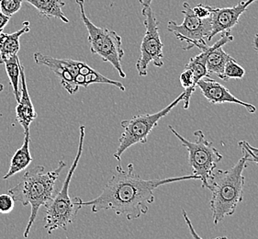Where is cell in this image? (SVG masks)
<instances>
[{
  "mask_svg": "<svg viewBox=\"0 0 258 239\" xmlns=\"http://www.w3.org/2000/svg\"><path fill=\"white\" fill-rule=\"evenodd\" d=\"M190 180L200 178L192 174L182 177L144 180L135 173L133 164L128 165L127 170L118 165L100 195L88 202L82 201L81 206H90L93 213L112 210L118 216L125 215L127 220L132 221L148 212V206L155 202V191L157 188Z\"/></svg>",
  "mask_w": 258,
  "mask_h": 239,
  "instance_id": "6da1fadb",
  "label": "cell"
},
{
  "mask_svg": "<svg viewBox=\"0 0 258 239\" xmlns=\"http://www.w3.org/2000/svg\"><path fill=\"white\" fill-rule=\"evenodd\" d=\"M66 166L67 163L60 160L53 170L45 172L44 166L37 165L27 170L22 181L9 190L8 193L15 202H20L23 206L31 205V215L24 232L25 238L31 233L40 208L41 206L45 207L54 196L55 182Z\"/></svg>",
  "mask_w": 258,
  "mask_h": 239,
  "instance_id": "7a4b0ae2",
  "label": "cell"
},
{
  "mask_svg": "<svg viewBox=\"0 0 258 239\" xmlns=\"http://www.w3.org/2000/svg\"><path fill=\"white\" fill-rule=\"evenodd\" d=\"M243 156L237 163L227 170L219 169L214 172L210 182L212 195L210 206L212 212L213 223L217 225L223 219L232 216L238 205L243 202L245 178L243 171L247 166L249 154L244 148Z\"/></svg>",
  "mask_w": 258,
  "mask_h": 239,
  "instance_id": "3957f363",
  "label": "cell"
},
{
  "mask_svg": "<svg viewBox=\"0 0 258 239\" xmlns=\"http://www.w3.org/2000/svg\"><path fill=\"white\" fill-rule=\"evenodd\" d=\"M33 58L38 66H44L58 76L61 79L62 88L71 95L77 93L80 87L87 89L92 84L112 85L121 91H125L123 84L98 73L86 63L73 59L51 57L41 52H35Z\"/></svg>",
  "mask_w": 258,
  "mask_h": 239,
  "instance_id": "277c9868",
  "label": "cell"
},
{
  "mask_svg": "<svg viewBox=\"0 0 258 239\" xmlns=\"http://www.w3.org/2000/svg\"><path fill=\"white\" fill-rule=\"evenodd\" d=\"M79 134L80 135H79L78 153L75 157V160L73 162L72 166L68 171L66 181L62 184V189L45 205L46 216H45L44 228L46 229L47 233L49 234H52V232L57 229H62L67 231L68 226L72 224L77 218L78 211L82 208L81 198L76 197L72 200L69 196V185L82 156L84 141L86 136L85 125L80 126Z\"/></svg>",
  "mask_w": 258,
  "mask_h": 239,
  "instance_id": "5b68a950",
  "label": "cell"
},
{
  "mask_svg": "<svg viewBox=\"0 0 258 239\" xmlns=\"http://www.w3.org/2000/svg\"><path fill=\"white\" fill-rule=\"evenodd\" d=\"M168 129L171 133L180 141L181 145L184 146L188 153V163L193 175L199 177L202 182V188L210 190V182L212 181L214 170L217 167L218 163L222 161V154L216 149L213 143L208 141L204 133L202 130L194 132L195 142L186 139L176 129L169 125Z\"/></svg>",
  "mask_w": 258,
  "mask_h": 239,
  "instance_id": "8992f818",
  "label": "cell"
},
{
  "mask_svg": "<svg viewBox=\"0 0 258 239\" xmlns=\"http://www.w3.org/2000/svg\"><path fill=\"white\" fill-rule=\"evenodd\" d=\"M76 3L79 7L83 23L88 30L91 52L98 54L104 62L109 63L118 71L120 78H126V74L121 67V60L124 56L121 37L116 31L96 26L92 23L86 14L85 0H76Z\"/></svg>",
  "mask_w": 258,
  "mask_h": 239,
  "instance_id": "52a82bcc",
  "label": "cell"
},
{
  "mask_svg": "<svg viewBox=\"0 0 258 239\" xmlns=\"http://www.w3.org/2000/svg\"><path fill=\"white\" fill-rule=\"evenodd\" d=\"M184 97V92L176 98L170 104L166 106L165 109L153 114L136 115L132 119H124L120 123V126L123 128V133L119 139V146L115 151L113 156L120 162L124 152L137 144H145L148 140L151 132L158 125L162 118L169 114L172 109L179 104Z\"/></svg>",
  "mask_w": 258,
  "mask_h": 239,
  "instance_id": "ba28073f",
  "label": "cell"
},
{
  "mask_svg": "<svg viewBox=\"0 0 258 239\" xmlns=\"http://www.w3.org/2000/svg\"><path fill=\"white\" fill-rule=\"evenodd\" d=\"M145 17V34L141 44V55L136 63L140 77H146L150 64L157 68L164 66V43L159 33V22L156 20L151 7L143 8Z\"/></svg>",
  "mask_w": 258,
  "mask_h": 239,
  "instance_id": "9c48e42d",
  "label": "cell"
},
{
  "mask_svg": "<svg viewBox=\"0 0 258 239\" xmlns=\"http://www.w3.org/2000/svg\"><path fill=\"white\" fill-rule=\"evenodd\" d=\"M184 21L181 24H176L175 21L168 22L167 30L172 32L180 41L186 43L184 50H190L194 47L202 48L208 45V38L212 31L211 17L207 19H200L197 17L187 2L183 3Z\"/></svg>",
  "mask_w": 258,
  "mask_h": 239,
  "instance_id": "30bf717a",
  "label": "cell"
},
{
  "mask_svg": "<svg viewBox=\"0 0 258 239\" xmlns=\"http://www.w3.org/2000/svg\"><path fill=\"white\" fill-rule=\"evenodd\" d=\"M257 0H245L239 2L237 5L232 8H212L211 6V21L212 31L208 38V42L219 33L231 31L232 28L236 26L241 16L247 11L248 7Z\"/></svg>",
  "mask_w": 258,
  "mask_h": 239,
  "instance_id": "8fae6325",
  "label": "cell"
},
{
  "mask_svg": "<svg viewBox=\"0 0 258 239\" xmlns=\"http://www.w3.org/2000/svg\"><path fill=\"white\" fill-rule=\"evenodd\" d=\"M197 88L201 89L202 95L212 104L233 103L243 106L251 114L256 112V108L253 104L244 102L243 100L235 98L227 88H225L216 80L210 78V77L200 79L197 83Z\"/></svg>",
  "mask_w": 258,
  "mask_h": 239,
  "instance_id": "7c38bea8",
  "label": "cell"
},
{
  "mask_svg": "<svg viewBox=\"0 0 258 239\" xmlns=\"http://www.w3.org/2000/svg\"><path fill=\"white\" fill-rule=\"evenodd\" d=\"M21 98L16 107V119L24 129V135H28L30 134V125L37 118V112L28 91L25 68L23 66L21 67Z\"/></svg>",
  "mask_w": 258,
  "mask_h": 239,
  "instance_id": "4fadbf2b",
  "label": "cell"
},
{
  "mask_svg": "<svg viewBox=\"0 0 258 239\" xmlns=\"http://www.w3.org/2000/svg\"><path fill=\"white\" fill-rule=\"evenodd\" d=\"M233 41L231 31H226L222 33V37L220 40L213 44V48L210 53L208 54L206 60V68L210 75L214 74L218 78H222L224 67L226 63L232 58L230 54L223 50L222 47L228 42Z\"/></svg>",
  "mask_w": 258,
  "mask_h": 239,
  "instance_id": "5bb4252c",
  "label": "cell"
},
{
  "mask_svg": "<svg viewBox=\"0 0 258 239\" xmlns=\"http://www.w3.org/2000/svg\"><path fill=\"white\" fill-rule=\"evenodd\" d=\"M30 22L24 21L22 23V28L13 33H0V64L18 55V52L21 49L20 38L23 34L30 32Z\"/></svg>",
  "mask_w": 258,
  "mask_h": 239,
  "instance_id": "9a60e30c",
  "label": "cell"
},
{
  "mask_svg": "<svg viewBox=\"0 0 258 239\" xmlns=\"http://www.w3.org/2000/svg\"><path fill=\"white\" fill-rule=\"evenodd\" d=\"M23 2L33 6L40 15L46 19H58L64 23L70 22L62 11L66 3L62 0H23Z\"/></svg>",
  "mask_w": 258,
  "mask_h": 239,
  "instance_id": "2e32d148",
  "label": "cell"
},
{
  "mask_svg": "<svg viewBox=\"0 0 258 239\" xmlns=\"http://www.w3.org/2000/svg\"><path fill=\"white\" fill-rule=\"evenodd\" d=\"M30 134L25 135L23 145L21 146V148H19L16 151L14 156L11 158V166L9 171L6 173L5 176L3 177V180H9L10 177L14 176L16 174L23 171L26 169L28 166H30L32 162V156L30 152Z\"/></svg>",
  "mask_w": 258,
  "mask_h": 239,
  "instance_id": "e0dca14e",
  "label": "cell"
},
{
  "mask_svg": "<svg viewBox=\"0 0 258 239\" xmlns=\"http://www.w3.org/2000/svg\"><path fill=\"white\" fill-rule=\"evenodd\" d=\"M212 48L213 45L212 46L207 45L204 48H202V52L196 55L195 57L191 58L189 62L187 63L185 67L186 69H190L192 71L196 85L200 79L206 77H211V75L207 70L206 60L208 54L212 51Z\"/></svg>",
  "mask_w": 258,
  "mask_h": 239,
  "instance_id": "ac0fdd59",
  "label": "cell"
},
{
  "mask_svg": "<svg viewBox=\"0 0 258 239\" xmlns=\"http://www.w3.org/2000/svg\"><path fill=\"white\" fill-rule=\"evenodd\" d=\"M6 71L8 74V77L10 78V82L13 89V93L15 96L17 102L21 98L20 92V79H21V64L18 55H15L11 59L7 60L5 63Z\"/></svg>",
  "mask_w": 258,
  "mask_h": 239,
  "instance_id": "d6986e66",
  "label": "cell"
},
{
  "mask_svg": "<svg viewBox=\"0 0 258 239\" xmlns=\"http://www.w3.org/2000/svg\"><path fill=\"white\" fill-rule=\"evenodd\" d=\"M245 75L244 68H242L234 58L232 57L225 65L221 79L228 81L229 79H241Z\"/></svg>",
  "mask_w": 258,
  "mask_h": 239,
  "instance_id": "ffe728a7",
  "label": "cell"
},
{
  "mask_svg": "<svg viewBox=\"0 0 258 239\" xmlns=\"http://www.w3.org/2000/svg\"><path fill=\"white\" fill-rule=\"evenodd\" d=\"M22 2L23 0H0V11L11 18L21 10Z\"/></svg>",
  "mask_w": 258,
  "mask_h": 239,
  "instance_id": "44dd1931",
  "label": "cell"
},
{
  "mask_svg": "<svg viewBox=\"0 0 258 239\" xmlns=\"http://www.w3.org/2000/svg\"><path fill=\"white\" fill-rule=\"evenodd\" d=\"M15 201L9 193L0 195V213L7 214L12 212Z\"/></svg>",
  "mask_w": 258,
  "mask_h": 239,
  "instance_id": "7402d4cb",
  "label": "cell"
},
{
  "mask_svg": "<svg viewBox=\"0 0 258 239\" xmlns=\"http://www.w3.org/2000/svg\"><path fill=\"white\" fill-rule=\"evenodd\" d=\"M194 14L199 17L200 19H207L211 17L212 11H211V6L203 5V4H199L195 8L192 9Z\"/></svg>",
  "mask_w": 258,
  "mask_h": 239,
  "instance_id": "603a6c76",
  "label": "cell"
},
{
  "mask_svg": "<svg viewBox=\"0 0 258 239\" xmlns=\"http://www.w3.org/2000/svg\"><path fill=\"white\" fill-rule=\"evenodd\" d=\"M238 145H239L240 147L244 148L245 151L249 154V156H250V157H249V161L253 162V163H255V164H257L258 165V156H256V155L253 153V151L251 150V149L248 147L247 145H246V142H245V141H240Z\"/></svg>",
  "mask_w": 258,
  "mask_h": 239,
  "instance_id": "cb8c5ba5",
  "label": "cell"
},
{
  "mask_svg": "<svg viewBox=\"0 0 258 239\" xmlns=\"http://www.w3.org/2000/svg\"><path fill=\"white\" fill-rule=\"evenodd\" d=\"M10 21H11V17L5 15L2 11H0V33L3 31L4 28L7 26V24Z\"/></svg>",
  "mask_w": 258,
  "mask_h": 239,
  "instance_id": "d4e9b609",
  "label": "cell"
},
{
  "mask_svg": "<svg viewBox=\"0 0 258 239\" xmlns=\"http://www.w3.org/2000/svg\"><path fill=\"white\" fill-rule=\"evenodd\" d=\"M182 213H183V216H184V218L186 220L187 226H188L189 229H190L192 235H193L194 237H200V236H199V234H197L196 233H195V230H194L193 227H192V224H191L190 221H189V219H188V216H187V214H186V211H184V210H183V211H182Z\"/></svg>",
  "mask_w": 258,
  "mask_h": 239,
  "instance_id": "484cf974",
  "label": "cell"
},
{
  "mask_svg": "<svg viewBox=\"0 0 258 239\" xmlns=\"http://www.w3.org/2000/svg\"><path fill=\"white\" fill-rule=\"evenodd\" d=\"M253 49L258 52V33H256L253 38Z\"/></svg>",
  "mask_w": 258,
  "mask_h": 239,
  "instance_id": "4316f807",
  "label": "cell"
},
{
  "mask_svg": "<svg viewBox=\"0 0 258 239\" xmlns=\"http://www.w3.org/2000/svg\"><path fill=\"white\" fill-rule=\"evenodd\" d=\"M246 142V141H245ZM246 145H247L248 147L251 149V150L253 151V153L256 155V156H258V148H256V147H253V146H250V144L248 143V142H246Z\"/></svg>",
  "mask_w": 258,
  "mask_h": 239,
  "instance_id": "83f0119b",
  "label": "cell"
},
{
  "mask_svg": "<svg viewBox=\"0 0 258 239\" xmlns=\"http://www.w3.org/2000/svg\"><path fill=\"white\" fill-rule=\"evenodd\" d=\"M152 1H153V0H145V1H144V3L142 4V5H143V8L150 7V5H151V3H152Z\"/></svg>",
  "mask_w": 258,
  "mask_h": 239,
  "instance_id": "f1b7e54d",
  "label": "cell"
},
{
  "mask_svg": "<svg viewBox=\"0 0 258 239\" xmlns=\"http://www.w3.org/2000/svg\"><path fill=\"white\" fill-rule=\"evenodd\" d=\"M3 89H4V86L2 84H0V92H2Z\"/></svg>",
  "mask_w": 258,
  "mask_h": 239,
  "instance_id": "f546056e",
  "label": "cell"
},
{
  "mask_svg": "<svg viewBox=\"0 0 258 239\" xmlns=\"http://www.w3.org/2000/svg\"><path fill=\"white\" fill-rule=\"evenodd\" d=\"M140 1V3H141V4H143V3H144V1H145V0H139Z\"/></svg>",
  "mask_w": 258,
  "mask_h": 239,
  "instance_id": "4dcf8cb0",
  "label": "cell"
}]
</instances>
